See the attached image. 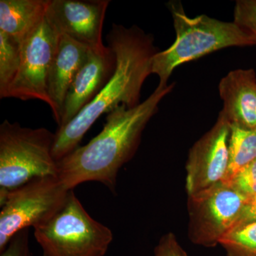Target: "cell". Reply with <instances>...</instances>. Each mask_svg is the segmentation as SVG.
<instances>
[{"label": "cell", "mask_w": 256, "mask_h": 256, "mask_svg": "<svg viewBox=\"0 0 256 256\" xmlns=\"http://www.w3.org/2000/svg\"><path fill=\"white\" fill-rule=\"evenodd\" d=\"M174 87V84L158 86L136 107L121 105L109 112L97 136L57 162L58 178L66 188L72 190L80 184L98 182L116 192L119 170L134 156L146 124Z\"/></svg>", "instance_id": "cell-1"}, {"label": "cell", "mask_w": 256, "mask_h": 256, "mask_svg": "<svg viewBox=\"0 0 256 256\" xmlns=\"http://www.w3.org/2000/svg\"><path fill=\"white\" fill-rule=\"evenodd\" d=\"M108 47L116 56L114 74L97 96L72 120L55 132L54 158L58 162L79 146L87 131L102 114L119 106L129 108L140 104L141 90L152 74V60L159 52L154 37L133 25H112L107 36Z\"/></svg>", "instance_id": "cell-2"}, {"label": "cell", "mask_w": 256, "mask_h": 256, "mask_svg": "<svg viewBox=\"0 0 256 256\" xmlns=\"http://www.w3.org/2000/svg\"><path fill=\"white\" fill-rule=\"evenodd\" d=\"M176 40L152 60V74L159 77L162 87L168 86L173 72L185 63L229 47L256 45V38L235 22H225L206 14L190 18L180 2H170Z\"/></svg>", "instance_id": "cell-3"}, {"label": "cell", "mask_w": 256, "mask_h": 256, "mask_svg": "<svg viewBox=\"0 0 256 256\" xmlns=\"http://www.w3.org/2000/svg\"><path fill=\"white\" fill-rule=\"evenodd\" d=\"M54 140L55 133L46 128L5 120L0 126V198L34 178L58 176Z\"/></svg>", "instance_id": "cell-4"}, {"label": "cell", "mask_w": 256, "mask_h": 256, "mask_svg": "<svg viewBox=\"0 0 256 256\" xmlns=\"http://www.w3.org/2000/svg\"><path fill=\"white\" fill-rule=\"evenodd\" d=\"M43 256H104L114 239L108 227L92 218L74 190L47 223L34 228Z\"/></svg>", "instance_id": "cell-5"}, {"label": "cell", "mask_w": 256, "mask_h": 256, "mask_svg": "<svg viewBox=\"0 0 256 256\" xmlns=\"http://www.w3.org/2000/svg\"><path fill=\"white\" fill-rule=\"evenodd\" d=\"M69 191L58 176L36 178L0 198V252L20 230L47 223L65 204Z\"/></svg>", "instance_id": "cell-6"}, {"label": "cell", "mask_w": 256, "mask_h": 256, "mask_svg": "<svg viewBox=\"0 0 256 256\" xmlns=\"http://www.w3.org/2000/svg\"><path fill=\"white\" fill-rule=\"evenodd\" d=\"M247 200L232 185L223 182L188 195L191 242L202 246H216L234 228Z\"/></svg>", "instance_id": "cell-7"}, {"label": "cell", "mask_w": 256, "mask_h": 256, "mask_svg": "<svg viewBox=\"0 0 256 256\" xmlns=\"http://www.w3.org/2000/svg\"><path fill=\"white\" fill-rule=\"evenodd\" d=\"M58 35L45 18L38 28L23 42L20 70L4 98L38 100L50 107L47 80L56 52Z\"/></svg>", "instance_id": "cell-8"}, {"label": "cell", "mask_w": 256, "mask_h": 256, "mask_svg": "<svg viewBox=\"0 0 256 256\" xmlns=\"http://www.w3.org/2000/svg\"><path fill=\"white\" fill-rule=\"evenodd\" d=\"M230 124L223 114L192 146L186 161V188L193 194L222 182L228 168Z\"/></svg>", "instance_id": "cell-9"}, {"label": "cell", "mask_w": 256, "mask_h": 256, "mask_svg": "<svg viewBox=\"0 0 256 256\" xmlns=\"http://www.w3.org/2000/svg\"><path fill=\"white\" fill-rule=\"evenodd\" d=\"M109 0H48L46 18L64 34L90 50L105 48L102 26Z\"/></svg>", "instance_id": "cell-10"}, {"label": "cell", "mask_w": 256, "mask_h": 256, "mask_svg": "<svg viewBox=\"0 0 256 256\" xmlns=\"http://www.w3.org/2000/svg\"><path fill=\"white\" fill-rule=\"evenodd\" d=\"M116 67V54L110 47L89 50L67 92L58 128L68 124L95 98L112 77Z\"/></svg>", "instance_id": "cell-11"}, {"label": "cell", "mask_w": 256, "mask_h": 256, "mask_svg": "<svg viewBox=\"0 0 256 256\" xmlns=\"http://www.w3.org/2000/svg\"><path fill=\"white\" fill-rule=\"evenodd\" d=\"M220 111L230 126L256 130V74L252 68L230 70L220 79Z\"/></svg>", "instance_id": "cell-12"}, {"label": "cell", "mask_w": 256, "mask_h": 256, "mask_svg": "<svg viewBox=\"0 0 256 256\" xmlns=\"http://www.w3.org/2000/svg\"><path fill=\"white\" fill-rule=\"evenodd\" d=\"M90 48L64 34L58 35L56 52L48 73L47 92L54 118L60 124L67 92L85 63Z\"/></svg>", "instance_id": "cell-13"}, {"label": "cell", "mask_w": 256, "mask_h": 256, "mask_svg": "<svg viewBox=\"0 0 256 256\" xmlns=\"http://www.w3.org/2000/svg\"><path fill=\"white\" fill-rule=\"evenodd\" d=\"M48 0H1L0 31L22 44L46 18Z\"/></svg>", "instance_id": "cell-14"}, {"label": "cell", "mask_w": 256, "mask_h": 256, "mask_svg": "<svg viewBox=\"0 0 256 256\" xmlns=\"http://www.w3.org/2000/svg\"><path fill=\"white\" fill-rule=\"evenodd\" d=\"M229 162L223 182L229 183L244 166L256 159V130L230 126Z\"/></svg>", "instance_id": "cell-15"}, {"label": "cell", "mask_w": 256, "mask_h": 256, "mask_svg": "<svg viewBox=\"0 0 256 256\" xmlns=\"http://www.w3.org/2000/svg\"><path fill=\"white\" fill-rule=\"evenodd\" d=\"M22 62V44L0 31V98H4Z\"/></svg>", "instance_id": "cell-16"}, {"label": "cell", "mask_w": 256, "mask_h": 256, "mask_svg": "<svg viewBox=\"0 0 256 256\" xmlns=\"http://www.w3.org/2000/svg\"><path fill=\"white\" fill-rule=\"evenodd\" d=\"M218 244L228 256H256V220L232 229Z\"/></svg>", "instance_id": "cell-17"}, {"label": "cell", "mask_w": 256, "mask_h": 256, "mask_svg": "<svg viewBox=\"0 0 256 256\" xmlns=\"http://www.w3.org/2000/svg\"><path fill=\"white\" fill-rule=\"evenodd\" d=\"M236 191L248 198L256 196V159L242 168L230 182Z\"/></svg>", "instance_id": "cell-18"}, {"label": "cell", "mask_w": 256, "mask_h": 256, "mask_svg": "<svg viewBox=\"0 0 256 256\" xmlns=\"http://www.w3.org/2000/svg\"><path fill=\"white\" fill-rule=\"evenodd\" d=\"M234 22L256 38V0H238L234 6Z\"/></svg>", "instance_id": "cell-19"}, {"label": "cell", "mask_w": 256, "mask_h": 256, "mask_svg": "<svg viewBox=\"0 0 256 256\" xmlns=\"http://www.w3.org/2000/svg\"><path fill=\"white\" fill-rule=\"evenodd\" d=\"M0 256H32L28 245V228L18 232L0 252Z\"/></svg>", "instance_id": "cell-20"}, {"label": "cell", "mask_w": 256, "mask_h": 256, "mask_svg": "<svg viewBox=\"0 0 256 256\" xmlns=\"http://www.w3.org/2000/svg\"><path fill=\"white\" fill-rule=\"evenodd\" d=\"M154 256H188L172 233L163 236L154 248Z\"/></svg>", "instance_id": "cell-21"}, {"label": "cell", "mask_w": 256, "mask_h": 256, "mask_svg": "<svg viewBox=\"0 0 256 256\" xmlns=\"http://www.w3.org/2000/svg\"><path fill=\"white\" fill-rule=\"evenodd\" d=\"M256 220V196L246 202L234 228ZM233 228V229H234Z\"/></svg>", "instance_id": "cell-22"}]
</instances>
